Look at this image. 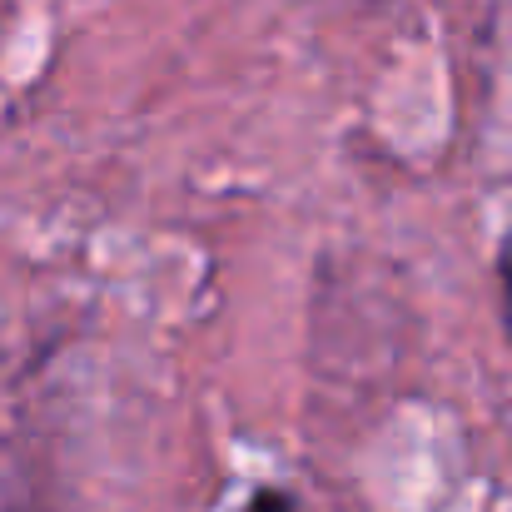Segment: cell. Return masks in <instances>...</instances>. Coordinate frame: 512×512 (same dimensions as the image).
<instances>
[{
    "mask_svg": "<svg viewBox=\"0 0 512 512\" xmlns=\"http://www.w3.org/2000/svg\"><path fill=\"white\" fill-rule=\"evenodd\" d=\"M498 284H503V324H508V334H512V234L503 239V249H498Z\"/></svg>",
    "mask_w": 512,
    "mask_h": 512,
    "instance_id": "obj_1",
    "label": "cell"
}]
</instances>
